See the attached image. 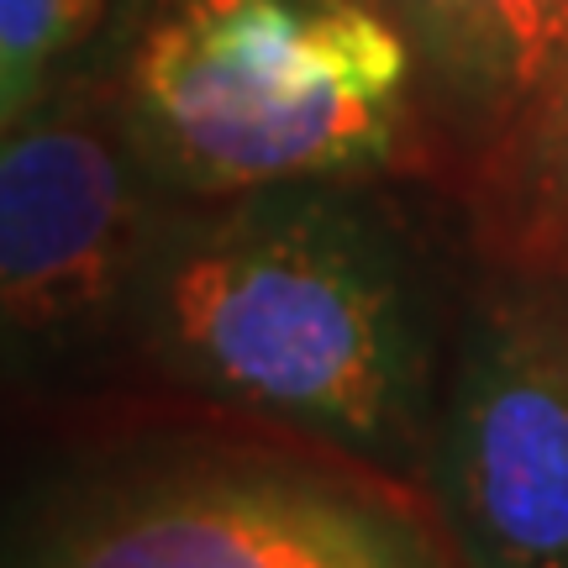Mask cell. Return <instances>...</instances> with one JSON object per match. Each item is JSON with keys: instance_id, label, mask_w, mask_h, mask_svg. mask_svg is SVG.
Returning <instances> with one entry per match:
<instances>
[{"instance_id": "7a4b0ae2", "label": "cell", "mask_w": 568, "mask_h": 568, "mask_svg": "<svg viewBox=\"0 0 568 568\" xmlns=\"http://www.w3.org/2000/svg\"><path fill=\"white\" fill-rule=\"evenodd\" d=\"M101 74L184 201L364 180L416 116V59L374 0H122Z\"/></svg>"}, {"instance_id": "6da1fadb", "label": "cell", "mask_w": 568, "mask_h": 568, "mask_svg": "<svg viewBox=\"0 0 568 568\" xmlns=\"http://www.w3.org/2000/svg\"><path fill=\"white\" fill-rule=\"evenodd\" d=\"M132 337L169 379L389 479L432 468V301L400 222L358 180L174 205L142 268Z\"/></svg>"}, {"instance_id": "9c48e42d", "label": "cell", "mask_w": 568, "mask_h": 568, "mask_svg": "<svg viewBox=\"0 0 568 568\" xmlns=\"http://www.w3.org/2000/svg\"><path fill=\"white\" fill-rule=\"evenodd\" d=\"M42 84H48L42 74H32V69H21V63H11L6 53H0V126L38 101Z\"/></svg>"}, {"instance_id": "30bf717a", "label": "cell", "mask_w": 568, "mask_h": 568, "mask_svg": "<svg viewBox=\"0 0 568 568\" xmlns=\"http://www.w3.org/2000/svg\"><path fill=\"white\" fill-rule=\"evenodd\" d=\"M531 280H552V284H558V290H564V295H568V243H564V253L552 258V268H548V274H531Z\"/></svg>"}, {"instance_id": "277c9868", "label": "cell", "mask_w": 568, "mask_h": 568, "mask_svg": "<svg viewBox=\"0 0 568 568\" xmlns=\"http://www.w3.org/2000/svg\"><path fill=\"white\" fill-rule=\"evenodd\" d=\"M169 211L101 69L42 84L0 126V368H53L132 332Z\"/></svg>"}, {"instance_id": "ba28073f", "label": "cell", "mask_w": 568, "mask_h": 568, "mask_svg": "<svg viewBox=\"0 0 568 568\" xmlns=\"http://www.w3.org/2000/svg\"><path fill=\"white\" fill-rule=\"evenodd\" d=\"M111 17V0H0V53L53 80Z\"/></svg>"}, {"instance_id": "5b68a950", "label": "cell", "mask_w": 568, "mask_h": 568, "mask_svg": "<svg viewBox=\"0 0 568 568\" xmlns=\"http://www.w3.org/2000/svg\"><path fill=\"white\" fill-rule=\"evenodd\" d=\"M510 280L468 311L426 474L464 568H568V295Z\"/></svg>"}, {"instance_id": "3957f363", "label": "cell", "mask_w": 568, "mask_h": 568, "mask_svg": "<svg viewBox=\"0 0 568 568\" xmlns=\"http://www.w3.org/2000/svg\"><path fill=\"white\" fill-rule=\"evenodd\" d=\"M0 568H464L443 516L358 458L138 447L0 506Z\"/></svg>"}, {"instance_id": "8992f818", "label": "cell", "mask_w": 568, "mask_h": 568, "mask_svg": "<svg viewBox=\"0 0 568 568\" xmlns=\"http://www.w3.org/2000/svg\"><path fill=\"white\" fill-rule=\"evenodd\" d=\"M416 59V95L437 101L474 159L548 84L568 48V0H374Z\"/></svg>"}, {"instance_id": "52a82bcc", "label": "cell", "mask_w": 568, "mask_h": 568, "mask_svg": "<svg viewBox=\"0 0 568 568\" xmlns=\"http://www.w3.org/2000/svg\"><path fill=\"white\" fill-rule=\"evenodd\" d=\"M479 243L506 274H548L568 243V48L527 111L474 159Z\"/></svg>"}]
</instances>
